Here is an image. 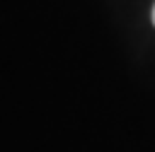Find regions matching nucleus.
Returning a JSON list of instances; mask_svg holds the SVG:
<instances>
[{
  "mask_svg": "<svg viewBox=\"0 0 155 152\" xmlns=\"http://www.w3.org/2000/svg\"><path fill=\"white\" fill-rule=\"evenodd\" d=\"M153 24H155V7H153Z\"/></svg>",
  "mask_w": 155,
  "mask_h": 152,
  "instance_id": "1",
  "label": "nucleus"
}]
</instances>
